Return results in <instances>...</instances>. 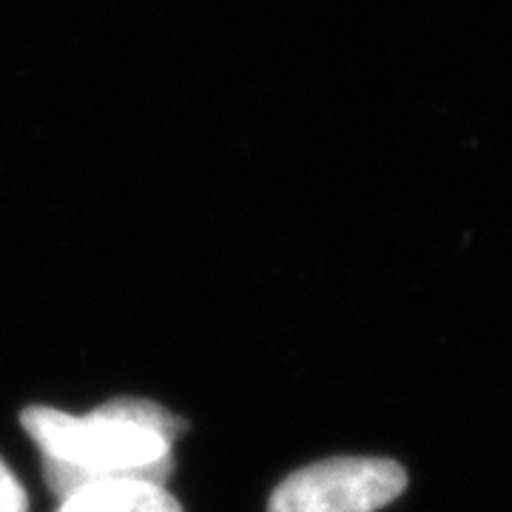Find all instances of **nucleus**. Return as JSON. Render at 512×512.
<instances>
[{
  "label": "nucleus",
  "mask_w": 512,
  "mask_h": 512,
  "mask_svg": "<svg viewBox=\"0 0 512 512\" xmlns=\"http://www.w3.org/2000/svg\"><path fill=\"white\" fill-rule=\"evenodd\" d=\"M20 424L43 456V478L63 501L100 481L146 478L165 484L174 473L171 444L188 424L148 399H114L86 416L26 407Z\"/></svg>",
  "instance_id": "obj_1"
},
{
  "label": "nucleus",
  "mask_w": 512,
  "mask_h": 512,
  "mask_svg": "<svg viewBox=\"0 0 512 512\" xmlns=\"http://www.w3.org/2000/svg\"><path fill=\"white\" fill-rule=\"evenodd\" d=\"M407 473L390 458H328L285 478L268 512H376L396 501Z\"/></svg>",
  "instance_id": "obj_2"
},
{
  "label": "nucleus",
  "mask_w": 512,
  "mask_h": 512,
  "mask_svg": "<svg viewBox=\"0 0 512 512\" xmlns=\"http://www.w3.org/2000/svg\"><path fill=\"white\" fill-rule=\"evenodd\" d=\"M57 512H183L165 484L146 478H120L86 484L60 501Z\"/></svg>",
  "instance_id": "obj_3"
},
{
  "label": "nucleus",
  "mask_w": 512,
  "mask_h": 512,
  "mask_svg": "<svg viewBox=\"0 0 512 512\" xmlns=\"http://www.w3.org/2000/svg\"><path fill=\"white\" fill-rule=\"evenodd\" d=\"M0 512H29V495L3 461H0Z\"/></svg>",
  "instance_id": "obj_4"
}]
</instances>
